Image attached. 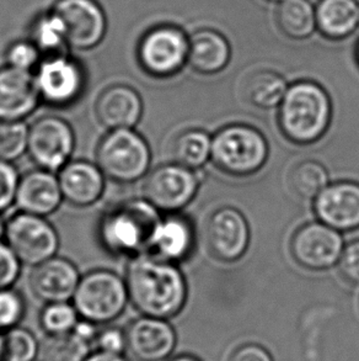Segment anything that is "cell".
<instances>
[{"instance_id": "obj_32", "label": "cell", "mask_w": 359, "mask_h": 361, "mask_svg": "<svg viewBox=\"0 0 359 361\" xmlns=\"http://www.w3.org/2000/svg\"><path fill=\"white\" fill-rule=\"evenodd\" d=\"M41 343L27 328L15 327L4 333L3 361H37Z\"/></svg>"}, {"instance_id": "obj_15", "label": "cell", "mask_w": 359, "mask_h": 361, "mask_svg": "<svg viewBox=\"0 0 359 361\" xmlns=\"http://www.w3.org/2000/svg\"><path fill=\"white\" fill-rule=\"evenodd\" d=\"M80 279L82 274L72 260L56 255L32 268L29 285L39 301L61 302L73 300Z\"/></svg>"}, {"instance_id": "obj_37", "label": "cell", "mask_w": 359, "mask_h": 361, "mask_svg": "<svg viewBox=\"0 0 359 361\" xmlns=\"http://www.w3.org/2000/svg\"><path fill=\"white\" fill-rule=\"evenodd\" d=\"M20 174L14 163L0 161V215L15 205Z\"/></svg>"}, {"instance_id": "obj_17", "label": "cell", "mask_w": 359, "mask_h": 361, "mask_svg": "<svg viewBox=\"0 0 359 361\" xmlns=\"http://www.w3.org/2000/svg\"><path fill=\"white\" fill-rule=\"evenodd\" d=\"M39 104L42 102L34 73L10 66L0 68V120L25 121Z\"/></svg>"}, {"instance_id": "obj_13", "label": "cell", "mask_w": 359, "mask_h": 361, "mask_svg": "<svg viewBox=\"0 0 359 361\" xmlns=\"http://www.w3.org/2000/svg\"><path fill=\"white\" fill-rule=\"evenodd\" d=\"M344 252L340 232L322 222H311L296 231L291 242V253L296 263L313 271L335 267Z\"/></svg>"}, {"instance_id": "obj_21", "label": "cell", "mask_w": 359, "mask_h": 361, "mask_svg": "<svg viewBox=\"0 0 359 361\" xmlns=\"http://www.w3.org/2000/svg\"><path fill=\"white\" fill-rule=\"evenodd\" d=\"M63 202L57 173L37 168L20 176L15 197L18 211L49 217L57 212Z\"/></svg>"}, {"instance_id": "obj_26", "label": "cell", "mask_w": 359, "mask_h": 361, "mask_svg": "<svg viewBox=\"0 0 359 361\" xmlns=\"http://www.w3.org/2000/svg\"><path fill=\"white\" fill-rule=\"evenodd\" d=\"M29 39L44 57L69 52L67 30L63 20L54 10L42 11L30 25Z\"/></svg>"}, {"instance_id": "obj_14", "label": "cell", "mask_w": 359, "mask_h": 361, "mask_svg": "<svg viewBox=\"0 0 359 361\" xmlns=\"http://www.w3.org/2000/svg\"><path fill=\"white\" fill-rule=\"evenodd\" d=\"M209 252L220 262H237L248 250L250 228L243 214L233 207H223L209 217L206 226Z\"/></svg>"}, {"instance_id": "obj_34", "label": "cell", "mask_w": 359, "mask_h": 361, "mask_svg": "<svg viewBox=\"0 0 359 361\" xmlns=\"http://www.w3.org/2000/svg\"><path fill=\"white\" fill-rule=\"evenodd\" d=\"M26 313L23 293L14 288H0V332L19 327Z\"/></svg>"}, {"instance_id": "obj_24", "label": "cell", "mask_w": 359, "mask_h": 361, "mask_svg": "<svg viewBox=\"0 0 359 361\" xmlns=\"http://www.w3.org/2000/svg\"><path fill=\"white\" fill-rule=\"evenodd\" d=\"M315 6L317 31L326 39L342 41L359 29L358 0H319Z\"/></svg>"}, {"instance_id": "obj_22", "label": "cell", "mask_w": 359, "mask_h": 361, "mask_svg": "<svg viewBox=\"0 0 359 361\" xmlns=\"http://www.w3.org/2000/svg\"><path fill=\"white\" fill-rule=\"evenodd\" d=\"M194 240L196 237L192 222L177 212L168 214L164 217L161 216L148 253L154 254L171 263H179L191 255Z\"/></svg>"}, {"instance_id": "obj_44", "label": "cell", "mask_w": 359, "mask_h": 361, "mask_svg": "<svg viewBox=\"0 0 359 361\" xmlns=\"http://www.w3.org/2000/svg\"><path fill=\"white\" fill-rule=\"evenodd\" d=\"M5 242V221L0 219V243Z\"/></svg>"}, {"instance_id": "obj_45", "label": "cell", "mask_w": 359, "mask_h": 361, "mask_svg": "<svg viewBox=\"0 0 359 361\" xmlns=\"http://www.w3.org/2000/svg\"><path fill=\"white\" fill-rule=\"evenodd\" d=\"M355 59H357V62H358L359 64V42L358 44H357V47H355Z\"/></svg>"}, {"instance_id": "obj_41", "label": "cell", "mask_w": 359, "mask_h": 361, "mask_svg": "<svg viewBox=\"0 0 359 361\" xmlns=\"http://www.w3.org/2000/svg\"><path fill=\"white\" fill-rule=\"evenodd\" d=\"M84 361H130L125 355H113L108 353L92 350L87 359Z\"/></svg>"}, {"instance_id": "obj_29", "label": "cell", "mask_w": 359, "mask_h": 361, "mask_svg": "<svg viewBox=\"0 0 359 361\" xmlns=\"http://www.w3.org/2000/svg\"><path fill=\"white\" fill-rule=\"evenodd\" d=\"M94 350L92 344L75 333L46 336L41 343V361H84Z\"/></svg>"}, {"instance_id": "obj_12", "label": "cell", "mask_w": 359, "mask_h": 361, "mask_svg": "<svg viewBox=\"0 0 359 361\" xmlns=\"http://www.w3.org/2000/svg\"><path fill=\"white\" fill-rule=\"evenodd\" d=\"M51 9L63 20L69 49L92 51L106 37L108 21L97 0H56Z\"/></svg>"}, {"instance_id": "obj_5", "label": "cell", "mask_w": 359, "mask_h": 361, "mask_svg": "<svg viewBox=\"0 0 359 361\" xmlns=\"http://www.w3.org/2000/svg\"><path fill=\"white\" fill-rule=\"evenodd\" d=\"M82 319L97 326L112 324L130 303L125 276L110 269H94L82 275L72 300Z\"/></svg>"}, {"instance_id": "obj_36", "label": "cell", "mask_w": 359, "mask_h": 361, "mask_svg": "<svg viewBox=\"0 0 359 361\" xmlns=\"http://www.w3.org/2000/svg\"><path fill=\"white\" fill-rule=\"evenodd\" d=\"M94 350L113 355H125L128 350L126 329L112 324L102 326L94 342Z\"/></svg>"}, {"instance_id": "obj_46", "label": "cell", "mask_w": 359, "mask_h": 361, "mask_svg": "<svg viewBox=\"0 0 359 361\" xmlns=\"http://www.w3.org/2000/svg\"><path fill=\"white\" fill-rule=\"evenodd\" d=\"M266 1H270V3H276V4H278V3H281L283 0H266Z\"/></svg>"}, {"instance_id": "obj_11", "label": "cell", "mask_w": 359, "mask_h": 361, "mask_svg": "<svg viewBox=\"0 0 359 361\" xmlns=\"http://www.w3.org/2000/svg\"><path fill=\"white\" fill-rule=\"evenodd\" d=\"M199 178L179 163L163 164L146 176L144 199L160 212L175 214L189 205L199 190Z\"/></svg>"}, {"instance_id": "obj_4", "label": "cell", "mask_w": 359, "mask_h": 361, "mask_svg": "<svg viewBox=\"0 0 359 361\" xmlns=\"http://www.w3.org/2000/svg\"><path fill=\"white\" fill-rule=\"evenodd\" d=\"M95 161L107 179L134 184L149 173L151 149L134 128L110 130L97 143Z\"/></svg>"}, {"instance_id": "obj_9", "label": "cell", "mask_w": 359, "mask_h": 361, "mask_svg": "<svg viewBox=\"0 0 359 361\" xmlns=\"http://www.w3.org/2000/svg\"><path fill=\"white\" fill-rule=\"evenodd\" d=\"M5 243L21 263L34 268L58 255L61 238L47 217L18 211L5 221Z\"/></svg>"}, {"instance_id": "obj_35", "label": "cell", "mask_w": 359, "mask_h": 361, "mask_svg": "<svg viewBox=\"0 0 359 361\" xmlns=\"http://www.w3.org/2000/svg\"><path fill=\"white\" fill-rule=\"evenodd\" d=\"M5 59L6 66L34 73L42 62L44 56L31 39H19L8 47Z\"/></svg>"}, {"instance_id": "obj_40", "label": "cell", "mask_w": 359, "mask_h": 361, "mask_svg": "<svg viewBox=\"0 0 359 361\" xmlns=\"http://www.w3.org/2000/svg\"><path fill=\"white\" fill-rule=\"evenodd\" d=\"M229 361H273L265 348L256 344H246L239 348Z\"/></svg>"}, {"instance_id": "obj_1", "label": "cell", "mask_w": 359, "mask_h": 361, "mask_svg": "<svg viewBox=\"0 0 359 361\" xmlns=\"http://www.w3.org/2000/svg\"><path fill=\"white\" fill-rule=\"evenodd\" d=\"M125 280L130 302L141 316L170 319L182 311L187 285L175 263L143 253L128 259Z\"/></svg>"}, {"instance_id": "obj_7", "label": "cell", "mask_w": 359, "mask_h": 361, "mask_svg": "<svg viewBox=\"0 0 359 361\" xmlns=\"http://www.w3.org/2000/svg\"><path fill=\"white\" fill-rule=\"evenodd\" d=\"M189 35L177 25L160 24L146 31L137 44V61L144 73L166 79L189 64Z\"/></svg>"}, {"instance_id": "obj_16", "label": "cell", "mask_w": 359, "mask_h": 361, "mask_svg": "<svg viewBox=\"0 0 359 361\" xmlns=\"http://www.w3.org/2000/svg\"><path fill=\"white\" fill-rule=\"evenodd\" d=\"M128 352L138 361H164L176 347V333L168 319L141 316L126 328Z\"/></svg>"}, {"instance_id": "obj_25", "label": "cell", "mask_w": 359, "mask_h": 361, "mask_svg": "<svg viewBox=\"0 0 359 361\" xmlns=\"http://www.w3.org/2000/svg\"><path fill=\"white\" fill-rule=\"evenodd\" d=\"M276 23L288 39H310L317 31L316 6L310 0H283L277 4Z\"/></svg>"}, {"instance_id": "obj_30", "label": "cell", "mask_w": 359, "mask_h": 361, "mask_svg": "<svg viewBox=\"0 0 359 361\" xmlns=\"http://www.w3.org/2000/svg\"><path fill=\"white\" fill-rule=\"evenodd\" d=\"M291 190L304 200H315L321 191L330 184L325 166L316 161L298 163L289 176Z\"/></svg>"}, {"instance_id": "obj_2", "label": "cell", "mask_w": 359, "mask_h": 361, "mask_svg": "<svg viewBox=\"0 0 359 361\" xmlns=\"http://www.w3.org/2000/svg\"><path fill=\"white\" fill-rule=\"evenodd\" d=\"M160 211L143 199L120 201L102 214L97 238L105 252L117 258H134L148 253Z\"/></svg>"}, {"instance_id": "obj_3", "label": "cell", "mask_w": 359, "mask_h": 361, "mask_svg": "<svg viewBox=\"0 0 359 361\" xmlns=\"http://www.w3.org/2000/svg\"><path fill=\"white\" fill-rule=\"evenodd\" d=\"M332 105L321 85L301 80L288 87L279 105L278 122L286 140L296 145L319 141L330 126Z\"/></svg>"}, {"instance_id": "obj_38", "label": "cell", "mask_w": 359, "mask_h": 361, "mask_svg": "<svg viewBox=\"0 0 359 361\" xmlns=\"http://www.w3.org/2000/svg\"><path fill=\"white\" fill-rule=\"evenodd\" d=\"M24 264L8 244L0 243V288H14Z\"/></svg>"}, {"instance_id": "obj_28", "label": "cell", "mask_w": 359, "mask_h": 361, "mask_svg": "<svg viewBox=\"0 0 359 361\" xmlns=\"http://www.w3.org/2000/svg\"><path fill=\"white\" fill-rule=\"evenodd\" d=\"M176 163L189 169L203 166L212 156V138L201 130H189L176 137L172 146Z\"/></svg>"}, {"instance_id": "obj_20", "label": "cell", "mask_w": 359, "mask_h": 361, "mask_svg": "<svg viewBox=\"0 0 359 361\" xmlns=\"http://www.w3.org/2000/svg\"><path fill=\"white\" fill-rule=\"evenodd\" d=\"M143 111L141 94L127 84H112L99 94L95 102V118L107 131L136 128Z\"/></svg>"}, {"instance_id": "obj_8", "label": "cell", "mask_w": 359, "mask_h": 361, "mask_svg": "<svg viewBox=\"0 0 359 361\" xmlns=\"http://www.w3.org/2000/svg\"><path fill=\"white\" fill-rule=\"evenodd\" d=\"M34 75L41 102L49 108L73 106L83 98L88 87L83 63L69 52L44 57Z\"/></svg>"}, {"instance_id": "obj_33", "label": "cell", "mask_w": 359, "mask_h": 361, "mask_svg": "<svg viewBox=\"0 0 359 361\" xmlns=\"http://www.w3.org/2000/svg\"><path fill=\"white\" fill-rule=\"evenodd\" d=\"M29 126L25 121L0 120V161L14 163L27 153Z\"/></svg>"}, {"instance_id": "obj_31", "label": "cell", "mask_w": 359, "mask_h": 361, "mask_svg": "<svg viewBox=\"0 0 359 361\" xmlns=\"http://www.w3.org/2000/svg\"><path fill=\"white\" fill-rule=\"evenodd\" d=\"M79 321L80 316L72 301L44 303L39 312V327L46 336L72 333Z\"/></svg>"}, {"instance_id": "obj_18", "label": "cell", "mask_w": 359, "mask_h": 361, "mask_svg": "<svg viewBox=\"0 0 359 361\" xmlns=\"http://www.w3.org/2000/svg\"><path fill=\"white\" fill-rule=\"evenodd\" d=\"M57 176L64 202L80 209L97 204L106 189V176L96 161L72 159Z\"/></svg>"}, {"instance_id": "obj_43", "label": "cell", "mask_w": 359, "mask_h": 361, "mask_svg": "<svg viewBox=\"0 0 359 361\" xmlns=\"http://www.w3.org/2000/svg\"><path fill=\"white\" fill-rule=\"evenodd\" d=\"M4 357V333L0 332V361Z\"/></svg>"}, {"instance_id": "obj_39", "label": "cell", "mask_w": 359, "mask_h": 361, "mask_svg": "<svg viewBox=\"0 0 359 361\" xmlns=\"http://www.w3.org/2000/svg\"><path fill=\"white\" fill-rule=\"evenodd\" d=\"M339 267L342 278L347 283L359 286V240H355L344 248Z\"/></svg>"}, {"instance_id": "obj_23", "label": "cell", "mask_w": 359, "mask_h": 361, "mask_svg": "<svg viewBox=\"0 0 359 361\" xmlns=\"http://www.w3.org/2000/svg\"><path fill=\"white\" fill-rule=\"evenodd\" d=\"M232 59V46L223 32L202 27L189 35V64L204 75L220 73Z\"/></svg>"}, {"instance_id": "obj_19", "label": "cell", "mask_w": 359, "mask_h": 361, "mask_svg": "<svg viewBox=\"0 0 359 361\" xmlns=\"http://www.w3.org/2000/svg\"><path fill=\"white\" fill-rule=\"evenodd\" d=\"M317 219L339 232L359 228V184L340 181L329 184L314 202Z\"/></svg>"}, {"instance_id": "obj_10", "label": "cell", "mask_w": 359, "mask_h": 361, "mask_svg": "<svg viewBox=\"0 0 359 361\" xmlns=\"http://www.w3.org/2000/svg\"><path fill=\"white\" fill-rule=\"evenodd\" d=\"M77 138L65 118L46 115L29 126L27 154L37 168L58 173L73 159Z\"/></svg>"}, {"instance_id": "obj_27", "label": "cell", "mask_w": 359, "mask_h": 361, "mask_svg": "<svg viewBox=\"0 0 359 361\" xmlns=\"http://www.w3.org/2000/svg\"><path fill=\"white\" fill-rule=\"evenodd\" d=\"M288 90L286 79L273 71H260L251 74L244 87L248 103L263 110L279 106Z\"/></svg>"}, {"instance_id": "obj_6", "label": "cell", "mask_w": 359, "mask_h": 361, "mask_svg": "<svg viewBox=\"0 0 359 361\" xmlns=\"http://www.w3.org/2000/svg\"><path fill=\"white\" fill-rule=\"evenodd\" d=\"M212 161L219 171L248 176L260 171L268 158V145L261 132L246 125H230L212 138Z\"/></svg>"}, {"instance_id": "obj_42", "label": "cell", "mask_w": 359, "mask_h": 361, "mask_svg": "<svg viewBox=\"0 0 359 361\" xmlns=\"http://www.w3.org/2000/svg\"><path fill=\"white\" fill-rule=\"evenodd\" d=\"M169 361H201L197 357H191V355H180V357H172Z\"/></svg>"}]
</instances>
